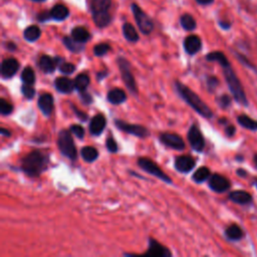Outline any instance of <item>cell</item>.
<instances>
[{
    "mask_svg": "<svg viewBox=\"0 0 257 257\" xmlns=\"http://www.w3.org/2000/svg\"><path fill=\"white\" fill-rule=\"evenodd\" d=\"M175 87L179 95L200 115L206 118H211L213 116V111L211 108L187 85L183 84L179 80L175 81Z\"/></svg>",
    "mask_w": 257,
    "mask_h": 257,
    "instance_id": "6da1fadb",
    "label": "cell"
},
{
    "mask_svg": "<svg viewBox=\"0 0 257 257\" xmlns=\"http://www.w3.org/2000/svg\"><path fill=\"white\" fill-rule=\"evenodd\" d=\"M48 162L47 155L40 151H32L22 159L21 169L26 175L37 177L46 170Z\"/></svg>",
    "mask_w": 257,
    "mask_h": 257,
    "instance_id": "7a4b0ae2",
    "label": "cell"
},
{
    "mask_svg": "<svg viewBox=\"0 0 257 257\" xmlns=\"http://www.w3.org/2000/svg\"><path fill=\"white\" fill-rule=\"evenodd\" d=\"M223 74L225 76L226 83H227L235 101H237L239 104H241L243 106H247L248 99H247L244 87H243L240 79L238 78V76L236 75L234 70L232 69L231 65L223 67Z\"/></svg>",
    "mask_w": 257,
    "mask_h": 257,
    "instance_id": "3957f363",
    "label": "cell"
},
{
    "mask_svg": "<svg viewBox=\"0 0 257 257\" xmlns=\"http://www.w3.org/2000/svg\"><path fill=\"white\" fill-rule=\"evenodd\" d=\"M57 146L61 154L68 159L74 161L77 158L76 148L69 131L62 130L59 132L57 137Z\"/></svg>",
    "mask_w": 257,
    "mask_h": 257,
    "instance_id": "277c9868",
    "label": "cell"
},
{
    "mask_svg": "<svg viewBox=\"0 0 257 257\" xmlns=\"http://www.w3.org/2000/svg\"><path fill=\"white\" fill-rule=\"evenodd\" d=\"M132 12L134 14L135 20L137 22V25L142 33L144 34H150L154 29V23L153 20L149 17V15L143 11V9L136 3H133L131 5Z\"/></svg>",
    "mask_w": 257,
    "mask_h": 257,
    "instance_id": "5b68a950",
    "label": "cell"
},
{
    "mask_svg": "<svg viewBox=\"0 0 257 257\" xmlns=\"http://www.w3.org/2000/svg\"><path fill=\"white\" fill-rule=\"evenodd\" d=\"M117 64H118V68L120 70L121 78H122L124 84L126 85L128 90L134 95H136L138 93V89H137V84H136L135 77H134V75L132 73V70H131L130 62L123 57H118L117 58Z\"/></svg>",
    "mask_w": 257,
    "mask_h": 257,
    "instance_id": "8992f818",
    "label": "cell"
},
{
    "mask_svg": "<svg viewBox=\"0 0 257 257\" xmlns=\"http://www.w3.org/2000/svg\"><path fill=\"white\" fill-rule=\"evenodd\" d=\"M138 164L139 166L147 173H149L150 175H153L159 179H161L162 181H164L165 183H168V184H172V180L170 179V177L165 174L161 168L155 163L153 162L152 160L148 159V158H140L139 161H138Z\"/></svg>",
    "mask_w": 257,
    "mask_h": 257,
    "instance_id": "52a82bcc",
    "label": "cell"
},
{
    "mask_svg": "<svg viewBox=\"0 0 257 257\" xmlns=\"http://www.w3.org/2000/svg\"><path fill=\"white\" fill-rule=\"evenodd\" d=\"M114 124L119 131H122L126 134H130V135H134V136L139 137V138H147L150 135L148 128L143 126V125H140V124L127 123V122H125L123 120H120V119H116L114 121Z\"/></svg>",
    "mask_w": 257,
    "mask_h": 257,
    "instance_id": "ba28073f",
    "label": "cell"
},
{
    "mask_svg": "<svg viewBox=\"0 0 257 257\" xmlns=\"http://www.w3.org/2000/svg\"><path fill=\"white\" fill-rule=\"evenodd\" d=\"M188 141H189L192 149L196 152H202L205 148L204 137L196 124L191 125V127L189 128Z\"/></svg>",
    "mask_w": 257,
    "mask_h": 257,
    "instance_id": "9c48e42d",
    "label": "cell"
},
{
    "mask_svg": "<svg viewBox=\"0 0 257 257\" xmlns=\"http://www.w3.org/2000/svg\"><path fill=\"white\" fill-rule=\"evenodd\" d=\"M209 187L216 193H224L230 189L231 183L226 177L220 174H213L209 178Z\"/></svg>",
    "mask_w": 257,
    "mask_h": 257,
    "instance_id": "30bf717a",
    "label": "cell"
},
{
    "mask_svg": "<svg viewBox=\"0 0 257 257\" xmlns=\"http://www.w3.org/2000/svg\"><path fill=\"white\" fill-rule=\"evenodd\" d=\"M160 140L164 145H166L167 147H169L171 149L178 150V151L185 149V143H184L183 139L176 134L163 133L160 136Z\"/></svg>",
    "mask_w": 257,
    "mask_h": 257,
    "instance_id": "8fae6325",
    "label": "cell"
},
{
    "mask_svg": "<svg viewBox=\"0 0 257 257\" xmlns=\"http://www.w3.org/2000/svg\"><path fill=\"white\" fill-rule=\"evenodd\" d=\"M144 255L153 257H168L171 256L172 253L168 248L157 242L155 239L151 238L149 241V248Z\"/></svg>",
    "mask_w": 257,
    "mask_h": 257,
    "instance_id": "7c38bea8",
    "label": "cell"
},
{
    "mask_svg": "<svg viewBox=\"0 0 257 257\" xmlns=\"http://www.w3.org/2000/svg\"><path fill=\"white\" fill-rule=\"evenodd\" d=\"M184 48L188 54L190 55L196 54L202 48L201 38L198 35H189L184 40Z\"/></svg>",
    "mask_w": 257,
    "mask_h": 257,
    "instance_id": "4fadbf2b",
    "label": "cell"
},
{
    "mask_svg": "<svg viewBox=\"0 0 257 257\" xmlns=\"http://www.w3.org/2000/svg\"><path fill=\"white\" fill-rule=\"evenodd\" d=\"M19 68V62L15 58H6L1 64V75L4 78L12 77Z\"/></svg>",
    "mask_w": 257,
    "mask_h": 257,
    "instance_id": "5bb4252c",
    "label": "cell"
},
{
    "mask_svg": "<svg viewBox=\"0 0 257 257\" xmlns=\"http://www.w3.org/2000/svg\"><path fill=\"white\" fill-rule=\"evenodd\" d=\"M196 165L195 160L190 156H180L175 160V168L181 173L190 172Z\"/></svg>",
    "mask_w": 257,
    "mask_h": 257,
    "instance_id": "9a60e30c",
    "label": "cell"
},
{
    "mask_svg": "<svg viewBox=\"0 0 257 257\" xmlns=\"http://www.w3.org/2000/svg\"><path fill=\"white\" fill-rule=\"evenodd\" d=\"M229 200L239 205H248L252 203L253 198L250 193L244 190H236V191H232L229 194Z\"/></svg>",
    "mask_w": 257,
    "mask_h": 257,
    "instance_id": "2e32d148",
    "label": "cell"
},
{
    "mask_svg": "<svg viewBox=\"0 0 257 257\" xmlns=\"http://www.w3.org/2000/svg\"><path fill=\"white\" fill-rule=\"evenodd\" d=\"M38 107L44 115H50L53 110V97L50 93H43L38 98Z\"/></svg>",
    "mask_w": 257,
    "mask_h": 257,
    "instance_id": "e0dca14e",
    "label": "cell"
},
{
    "mask_svg": "<svg viewBox=\"0 0 257 257\" xmlns=\"http://www.w3.org/2000/svg\"><path fill=\"white\" fill-rule=\"evenodd\" d=\"M106 124V120H105V117L101 114V113H98L96 115H94L90 122H89V132L91 135H94V136H98L102 133L104 126Z\"/></svg>",
    "mask_w": 257,
    "mask_h": 257,
    "instance_id": "ac0fdd59",
    "label": "cell"
},
{
    "mask_svg": "<svg viewBox=\"0 0 257 257\" xmlns=\"http://www.w3.org/2000/svg\"><path fill=\"white\" fill-rule=\"evenodd\" d=\"M54 85L55 88L62 93H69L75 88L74 81L67 77H57L54 81Z\"/></svg>",
    "mask_w": 257,
    "mask_h": 257,
    "instance_id": "d6986e66",
    "label": "cell"
},
{
    "mask_svg": "<svg viewBox=\"0 0 257 257\" xmlns=\"http://www.w3.org/2000/svg\"><path fill=\"white\" fill-rule=\"evenodd\" d=\"M50 17L53 20L56 21H62L64 19H66L69 15V10L68 8L63 5V4H56L54 5L50 10Z\"/></svg>",
    "mask_w": 257,
    "mask_h": 257,
    "instance_id": "ffe728a7",
    "label": "cell"
},
{
    "mask_svg": "<svg viewBox=\"0 0 257 257\" xmlns=\"http://www.w3.org/2000/svg\"><path fill=\"white\" fill-rule=\"evenodd\" d=\"M225 236L230 241H239L244 237V231L237 224H232L225 229Z\"/></svg>",
    "mask_w": 257,
    "mask_h": 257,
    "instance_id": "44dd1931",
    "label": "cell"
},
{
    "mask_svg": "<svg viewBox=\"0 0 257 257\" xmlns=\"http://www.w3.org/2000/svg\"><path fill=\"white\" fill-rule=\"evenodd\" d=\"M92 19L94 24L99 28L106 27L111 22V16L108 11L92 12Z\"/></svg>",
    "mask_w": 257,
    "mask_h": 257,
    "instance_id": "7402d4cb",
    "label": "cell"
},
{
    "mask_svg": "<svg viewBox=\"0 0 257 257\" xmlns=\"http://www.w3.org/2000/svg\"><path fill=\"white\" fill-rule=\"evenodd\" d=\"M56 64V59H53L48 55H42L38 60L39 68L45 73H51L55 69Z\"/></svg>",
    "mask_w": 257,
    "mask_h": 257,
    "instance_id": "603a6c76",
    "label": "cell"
},
{
    "mask_svg": "<svg viewBox=\"0 0 257 257\" xmlns=\"http://www.w3.org/2000/svg\"><path fill=\"white\" fill-rule=\"evenodd\" d=\"M126 99L125 92L120 88L110 89L107 93V100L112 104H120Z\"/></svg>",
    "mask_w": 257,
    "mask_h": 257,
    "instance_id": "cb8c5ba5",
    "label": "cell"
},
{
    "mask_svg": "<svg viewBox=\"0 0 257 257\" xmlns=\"http://www.w3.org/2000/svg\"><path fill=\"white\" fill-rule=\"evenodd\" d=\"M206 59L208 61H216L218 62L221 67H226V66H229L231 65L228 58L226 57V55L222 52V51H212L210 53H208L206 55Z\"/></svg>",
    "mask_w": 257,
    "mask_h": 257,
    "instance_id": "d4e9b609",
    "label": "cell"
},
{
    "mask_svg": "<svg viewBox=\"0 0 257 257\" xmlns=\"http://www.w3.org/2000/svg\"><path fill=\"white\" fill-rule=\"evenodd\" d=\"M237 122L246 130L257 132V120L248 116L247 114H239L237 116Z\"/></svg>",
    "mask_w": 257,
    "mask_h": 257,
    "instance_id": "484cf974",
    "label": "cell"
},
{
    "mask_svg": "<svg viewBox=\"0 0 257 257\" xmlns=\"http://www.w3.org/2000/svg\"><path fill=\"white\" fill-rule=\"evenodd\" d=\"M71 37L80 43H85L89 38V32L82 26H76L71 30Z\"/></svg>",
    "mask_w": 257,
    "mask_h": 257,
    "instance_id": "4316f807",
    "label": "cell"
},
{
    "mask_svg": "<svg viewBox=\"0 0 257 257\" xmlns=\"http://www.w3.org/2000/svg\"><path fill=\"white\" fill-rule=\"evenodd\" d=\"M122 34L124 38L130 42H137L139 40V34L133 24L125 22L122 25Z\"/></svg>",
    "mask_w": 257,
    "mask_h": 257,
    "instance_id": "83f0119b",
    "label": "cell"
},
{
    "mask_svg": "<svg viewBox=\"0 0 257 257\" xmlns=\"http://www.w3.org/2000/svg\"><path fill=\"white\" fill-rule=\"evenodd\" d=\"M41 35V30L37 25H30L23 31V37L29 41L34 42L36 41Z\"/></svg>",
    "mask_w": 257,
    "mask_h": 257,
    "instance_id": "f1b7e54d",
    "label": "cell"
},
{
    "mask_svg": "<svg viewBox=\"0 0 257 257\" xmlns=\"http://www.w3.org/2000/svg\"><path fill=\"white\" fill-rule=\"evenodd\" d=\"M111 6V0H91L90 10L92 12L108 11Z\"/></svg>",
    "mask_w": 257,
    "mask_h": 257,
    "instance_id": "f546056e",
    "label": "cell"
},
{
    "mask_svg": "<svg viewBox=\"0 0 257 257\" xmlns=\"http://www.w3.org/2000/svg\"><path fill=\"white\" fill-rule=\"evenodd\" d=\"M180 23H181V26L185 30H188V31L196 29V26H197V22H196L195 18L191 14H188V13H185L181 16Z\"/></svg>",
    "mask_w": 257,
    "mask_h": 257,
    "instance_id": "4dcf8cb0",
    "label": "cell"
},
{
    "mask_svg": "<svg viewBox=\"0 0 257 257\" xmlns=\"http://www.w3.org/2000/svg\"><path fill=\"white\" fill-rule=\"evenodd\" d=\"M63 44L66 46V48L74 53L80 52L83 49V43H80L78 41H76L75 39H73L72 37L69 36H65L63 38Z\"/></svg>",
    "mask_w": 257,
    "mask_h": 257,
    "instance_id": "1f68e13d",
    "label": "cell"
},
{
    "mask_svg": "<svg viewBox=\"0 0 257 257\" xmlns=\"http://www.w3.org/2000/svg\"><path fill=\"white\" fill-rule=\"evenodd\" d=\"M81 157L85 162H93L98 157V152L93 147H83L80 151Z\"/></svg>",
    "mask_w": 257,
    "mask_h": 257,
    "instance_id": "d6a6232c",
    "label": "cell"
},
{
    "mask_svg": "<svg viewBox=\"0 0 257 257\" xmlns=\"http://www.w3.org/2000/svg\"><path fill=\"white\" fill-rule=\"evenodd\" d=\"M211 172L207 167H200L194 174H193V180L196 183H203L208 178H210Z\"/></svg>",
    "mask_w": 257,
    "mask_h": 257,
    "instance_id": "836d02e7",
    "label": "cell"
},
{
    "mask_svg": "<svg viewBox=\"0 0 257 257\" xmlns=\"http://www.w3.org/2000/svg\"><path fill=\"white\" fill-rule=\"evenodd\" d=\"M88 84H89V77H88V75L85 74V73L78 74V75L75 77V79H74L75 88H76L79 92L85 90V88L87 87Z\"/></svg>",
    "mask_w": 257,
    "mask_h": 257,
    "instance_id": "e575fe53",
    "label": "cell"
},
{
    "mask_svg": "<svg viewBox=\"0 0 257 257\" xmlns=\"http://www.w3.org/2000/svg\"><path fill=\"white\" fill-rule=\"evenodd\" d=\"M21 79L25 84H33L35 82V73L33 69L29 66H26L21 73Z\"/></svg>",
    "mask_w": 257,
    "mask_h": 257,
    "instance_id": "d590c367",
    "label": "cell"
},
{
    "mask_svg": "<svg viewBox=\"0 0 257 257\" xmlns=\"http://www.w3.org/2000/svg\"><path fill=\"white\" fill-rule=\"evenodd\" d=\"M233 53H234V55L236 56V58H237L244 66H246V67H248V68L254 70L255 72H257L256 66L248 59V57H247L246 55H244V54H242V53H240L239 51H236V50H233Z\"/></svg>",
    "mask_w": 257,
    "mask_h": 257,
    "instance_id": "8d00e7d4",
    "label": "cell"
},
{
    "mask_svg": "<svg viewBox=\"0 0 257 257\" xmlns=\"http://www.w3.org/2000/svg\"><path fill=\"white\" fill-rule=\"evenodd\" d=\"M110 50V46L107 43H99L94 46L93 48V53L96 56H102L106 54Z\"/></svg>",
    "mask_w": 257,
    "mask_h": 257,
    "instance_id": "74e56055",
    "label": "cell"
},
{
    "mask_svg": "<svg viewBox=\"0 0 257 257\" xmlns=\"http://www.w3.org/2000/svg\"><path fill=\"white\" fill-rule=\"evenodd\" d=\"M21 92H22V94H23L26 98H28V99L33 98V96L35 95V89L33 88L32 84H25V83H24V84L21 86Z\"/></svg>",
    "mask_w": 257,
    "mask_h": 257,
    "instance_id": "f35d334b",
    "label": "cell"
},
{
    "mask_svg": "<svg viewBox=\"0 0 257 257\" xmlns=\"http://www.w3.org/2000/svg\"><path fill=\"white\" fill-rule=\"evenodd\" d=\"M13 110V106L4 98L0 99V112L3 115H7L10 114Z\"/></svg>",
    "mask_w": 257,
    "mask_h": 257,
    "instance_id": "ab89813d",
    "label": "cell"
},
{
    "mask_svg": "<svg viewBox=\"0 0 257 257\" xmlns=\"http://www.w3.org/2000/svg\"><path fill=\"white\" fill-rule=\"evenodd\" d=\"M59 71L61 73H64V74H70L72 73L74 70H75V65L73 63H70V62H64L62 61V63H60L59 65Z\"/></svg>",
    "mask_w": 257,
    "mask_h": 257,
    "instance_id": "60d3db41",
    "label": "cell"
},
{
    "mask_svg": "<svg viewBox=\"0 0 257 257\" xmlns=\"http://www.w3.org/2000/svg\"><path fill=\"white\" fill-rule=\"evenodd\" d=\"M216 100H217V102H218L220 107L227 108V107L230 106L232 99H231V96H229L228 94H222Z\"/></svg>",
    "mask_w": 257,
    "mask_h": 257,
    "instance_id": "b9f144b4",
    "label": "cell"
},
{
    "mask_svg": "<svg viewBox=\"0 0 257 257\" xmlns=\"http://www.w3.org/2000/svg\"><path fill=\"white\" fill-rule=\"evenodd\" d=\"M206 82H207L208 90H209L210 92H213V91L215 90V88L219 85V80H218V78H217L216 76H213V75L208 76Z\"/></svg>",
    "mask_w": 257,
    "mask_h": 257,
    "instance_id": "7bdbcfd3",
    "label": "cell"
},
{
    "mask_svg": "<svg viewBox=\"0 0 257 257\" xmlns=\"http://www.w3.org/2000/svg\"><path fill=\"white\" fill-rule=\"evenodd\" d=\"M70 132L79 139H82L84 136V128L79 124H72L70 126Z\"/></svg>",
    "mask_w": 257,
    "mask_h": 257,
    "instance_id": "ee69618b",
    "label": "cell"
},
{
    "mask_svg": "<svg viewBox=\"0 0 257 257\" xmlns=\"http://www.w3.org/2000/svg\"><path fill=\"white\" fill-rule=\"evenodd\" d=\"M105 145H106L107 150H108L110 153H115V152H117V144H116L115 140H114L112 137H108V138L106 139Z\"/></svg>",
    "mask_w": 257,
    "mask_h": 257,
    "instance_id": "f6af8a7d",
    "label": "cell"
},
{
    "mask_svg": "<svg viewBox=\"0 0 257 257\" xmlns=\"http://www.w3.org/2000/svg\"><path fill=\"white\" fill-rule=\"evenodd\" d=\"M79 97H80L81 101H82L84 104H90V103L92 102V97H91V95H90L88 92H86L85 90L79 92Z\"/></svg>",
    "mask_w": 257,
    "mask_h": 257,
    "instance_id": "bcb514c9",
    "label": "cell"
},
{
    "mask_svg": "<svg viewBox=\"0 0 257 257\" xmlns=\"http://www.w3.org/2000/svg\"><path fill=\"white\" fill-rule=\"evenodd\" d=\"M36 19L40 22H45V21H48L51 19L50 17V12L49 11H42L40 13L37 14L36 16Z\"/></svg>",
    "mask_w": 257,
    "mask_h": 257,
    "instance_id": "7dc6e473",
    "label": "cell"
},
{
    "mask_svg": "<svg viewBox=\"0 0 257 257\" xmlns=\"http://www.w3.org/2000/svg\"><path fill=\"white\" fill-rule=\"evenodd\" d=\"M218 24L224 30H229L232 27V23L230 21H228V20H219Z\"/></svg>",
    "mask_w": 257,
    "mask_h": 257,
    "instance_id": "c3c4849f",
    "label": "cell"
},
{
    "mask_svg": "<svg viewBox=\"0 0 257 257\" xmlns=\"http://www.w3.org/2000/svg\"><path fill=\"white\" fill-rule=\"evenodd\" d=\"M72 109H73V111H74V113L77 115V117L80 119V120H82V121H85L86 119H87V115L85 114V113H83L81 110H78L75 106H72Z\"/></svg>",
    "mask_w": 257,
    "mask_h": 257,
    "instance_id": "681fc988",
    "label": "cell"
},
{
    "mask_svg": "<svg viewBox=\"0 0 257 257\" xmlns=\"http://www.w3.org/2000/svg\"><path fill=\"white\" fill-rule=\"evenodd\" d=\"M236 133V128L233 124H228L226 127H225V134L227 137H233Z\"/></svg>",
    "mask_w": 257,
    "mask_h": 257,
    "instance_id": "f907efd6",
    "label": "cell"
},
{
    "mask_svg": "<svg viewBox=\"0 0 257 257\" xmlns=\"http://www.w3.org/2000/svg\"><path fill=\"white\" fill-rule=\"evenodd\" d=\"M236 174L240 177V178H246V176L248 175V173L244 170V169H242V168H239V169H237V171H236Z\"/></svg>",
    "mask_w": 257,
    "mask_h": 257,
    "instance_id": "816d5d0a",
    "label": "cell"
},
{
    "mask_svg": "<svg viewBox=\"0 0 257 257\" xmlns=\"http://www.w3.org/2000/svg\"><path fill=\"white\" fill-rule=\"evenodd\" d=\"M200 5H211L215 0H195Z\"/></svg>",
    "mask_w": 257,
    "mask_h": 257,
    "instance_id": "f5cc1de1",
    "label": "cell"
},
{
    "mask_svg": "<svg viewBox=\"0 0 257 257\" xmlns=\"http://www.w3.org/2000/svg\"><path fill=\"white\" fill-rule=\"evenodd\" d=\"M6 48L11 50V51H13V50L16 49V45L14 43H12V42H8V43H6Z\"/></svg>",
    "mask_w": 257,
    "mask_h": 257,
    "instance_id": "db71d44e",
    "label": "cell"
},
{
    "mask_svg": "<svg viewBox=\"0 0 257 257\" xmlns=\"http://www.w3.org/2000/svg\"><path fill=\"white\" fill-rule=\"evenodd\" d=\"M1 135L3 136H6V137H9L10 136V132L5 130V128H1Z\"/></svg>",
    "mask_w": 257,
    "mask_h": 257,
    "instance_id": "11a10c76",
    "label": "cell"
},
{
    "mask_svg": "<svg viewBox=\"0 0 257 257\" xmlns=\"http://www.w3.org/2000/svg\"><path fill=\"white\" fill-rule=\"evenodd\" d=\"M253 163H254L255 167L257 168V154H254V156H253Z\"/></svg>",
    "mask_w": 257,
    "mask_h": 257,
    "instance_id": "9f6ffc18",
    "label": "cell"
},
{
    "mask_svg": "<svg viewBox=\"0 0 257 257\" xmlns=\"http://www.w3.org/2000/svg\"><path fill=\"white\" fill-rule=\"evenodd\" d=\"M104 75H105V73H103V71L99 72V73L97 74V78H98V80H100V78H101L102 76H104Z\"/></svg>",
    "mask_w": 257,
    "mask_h": 257,
    "instance_id": "6f0895ef",
    "label": "cell"
},
{
    "mask_svg": "<svg viewBox=\"0 0 257 257\" xmlns=\"http://www.w3.org/2000/svg\"><path fill=\"white\" fill-rule=\"evenodd\" d=\"M253 185L257 188V178L256 177L253 179Z\"/></svg>",
    "mask_w": 257,
    "mask_h": 257,
    "instance_id": "680465c9",
    "label": "cell"
},
{
    "mask_svg": "<svg viewBox=\"0 0 257 257\" xmlns=\"http://www.w3.org/2000/svg\"><path fill=\"white\" fill-rule=\"evenodd\" d=\"M236 160H238L239 162H241V161H243V157H242V156H237V157H236Z\"/></svg>",
    "mask_w": 257,
    "mask_h": 257,
    "instance_id": "91938a15",
    "label": "cell"
},
{
    "mask_svg": "<svg viewBox=\"0 0 257 257\" xmlns=\"http://www.w3.org/2000/svg\"><path fill=\"white\" fill-rule=\"evenodd\" d=\"M31 1H35V2H43L45 0H31Z\"/></svg>",
    "mask_w": 257,
    "mask_h": 257,
    "instance_id": "94428289",
    "label": "cell"
}]
</instances>
